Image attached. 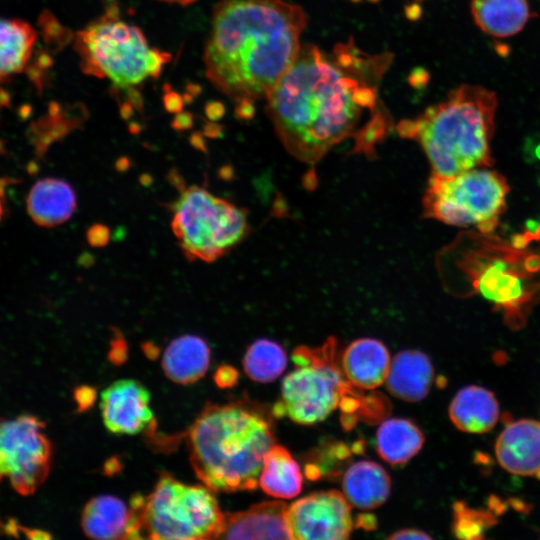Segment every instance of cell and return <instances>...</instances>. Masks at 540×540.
I'll use <instances>...</instances> for the list:
<instances>
[{
	"label": "cell",
	"mask_w": 540,
	"mask_h": 540,
	"mask_svg": "<svg viewBox=\"0 0 540 540\" xmlns=\"http://www.w3.org/2000/svg\"><path fill=\"white\" fill-rule=\"evenodd\" d=\"M393 55L369 54L353 40L323 50L304 44L267 96V112L284 147L313 164L337 144L354 140L370 155L391 127L380 83Z\"/></svg>",
	"instance_id": "6da1fadb"
},
{
	"label": "cell",
	"mask_w": 540,
	"mask_h": 540,
	"mask_svg": "<svg viewBox=\"0 0 540 540\" xmlns=\"http://www.w3.org/2000/svg\"><path fill=\"white\" fill-rule=\"evenodd\" d=\"M307 23L301 6L285 0H220L204 49L210 82L249 119L295 61Z\"/></svg>",
	"instance_id": "7a4b0ae2"
},
{
	"label": "cell",
	"mask_w": 540,
	"mask_h": 540,
	"mask_svg": "<svg viewBox=\"0 0 540 540\" xmlns=\"http://www.w3.org/2000/svg\"><path fill=\"white\" fill-rule=\"evenodd\" d=\"M187 444L193 470L206 487L236 492L257 487L274 434L263 412L243 401L207 404L190 426Z\"/></svg>",
	"instance_id": "3957f363"
},
{
	"label": "cell",
	"mask_w": 540,
	"mask_h": 540,
	"mask_svg": "<svg viewBox=\"0 0 540 540\" xmlns=\"http://www.w3.org/2000/svg\"><path fill=\"white\" fill-rule=\"evenodd\" d=\"M498 105L496 94L480 85L464 84L419 116L398 123V134L417 141L432 175L450 177L492 165L490 142Z\"/></svg>",
	"instance_id": "277c9868"
},
{
	"label": "cell",
	"mask_w": 540,
	"mask_h": 540,
	"mask_svg": "<svg viewBox=\"0 0 540 540\" xmlns=\"http://www.w3.org/2000/svg\"><path fill=\"white\" fill-rule=\"evenodd\" d=\"M132 539H217L225 513L212 490L189 485L162 472L153 490L130 501Z\"/></svg>",
	"instance_id": "5b68a950"
},
{
	"label": "cell",
	"mask_w": 540,
	"mask_h": 540,
	"mask_svg": "<svg viewBox=\"0 0 540 540\" xmlns=\"http://www.w3.org/2000/svg\"><path fill=\"white\" fill-rule=\"evenodd\" d=\"M75 46L86 74L107 78L118 88L157 77L170 59L168 53L151 48L142 31L115 11L79 31Z\"/></svg>",
	"instance_id": "8992f818"
},
{
	"label": "cell",
	"mask_w": 540,
	"mask_h": 540,
	"mask_svg": "<svg viewBox=\"0 0 540 540\" xmlns=\"http://www.w3.org/2000/svg\"><path fill=\"white\" fill-rule=\"evenodd\" d=\"M464 255L460 267L483 297L500 309L512 328H519L540 291V255L484 241Z\"/></svg>",
	"instance_id": "52a82bcc"
},
{
	"label": "cell",
	"mask_w": 540,
	"mask_h": 540,
	"mask_svg": "<svg viewBox=\"0 0 540 540\" xmlns=\"http://www.w3.org/2000/svg\"><path fill=\"white\" fill-rule=\"evenodd\" d=\"M170 208L172 231L189 260L213 262L240 243L249 231L243 208L199 186L181 190Z\"/></svg>",
	"instance_id": "ba28073f"
},
{
	"label": "cell",
	"mask_w": 540,
	"mask_h": 540,
	"mask_svg": "<svg viewBox=\"0 0 540 540\" xmlns=\"http://www.w3.org/2000/svg\"><path fill=\"white\" fill-rule=\"evenodd\" d=\"M508 191L503 175L484 168L450 177L432 175L423 198L424 213L446 224L475 227L487 234L498 225Z\"/></svg>",
	"instance_id": "9c48e42d"
},
{
	"label": "cell",
	"mask_w": 540,
	"mask_h": 540,
	"mask_svg": "<svg viewBox=\"0 0 540 540\" xmlns=\"http://www.w3.org/2000/svg\"><path fill=\"white\" fill-rule=\"evenodd\" d=\"M337 343L329 339L316 349L298 347L292 359L297 368L285 376L276 416L311 425L323 421L350 392L351 383L335 363Z\"/></svg>",
	"instance_id": "30bf717a"
},
{
	"label": "cell",
	"mask_w": 540,
	"mask_h": 540,
	"mask_svg": "<svg viewBox=\"0 0 540 540\" xmlns=\"http://www.w3.org/2000/svg\"><path fill=\"white\" fill-rule=\"evenodd\" d=\"M44 428L29 414L0 418V481L9 480L21 495L33 494L49 474L52 446Z\"/></svg>",
	"instance_id": "8fae6325"
},
{
	"label": "cell",
	"mask_w": 540,
	"mask_h": 540,
	"mask_svg": "<svg viewBox=\"0 0 540 540\" xmlns=\"http://www.w3.org/2000/svg\"><path fill=\"white\" fill-rule=\"evenodd\" d=\"M293 539L342 540L353 530L351 505L337 490L314 492L287 509Z\"/></svg>",
	"instance_id": "7c38bea8"
},
{
	"label": "cell",
	"mask_w": 540,
	"mask_h": 540,
	"mask_svg": "<svg viewBox=\"0 0 540 540\" xmlns=\"http://www.w3.org/2000/svg\"><path fill=\"white\" fill-rule=\"evenodd\" d=\"M100 409L105 427L117 435L138 434L154 422L150 392L134 379H120L106 387Z\"/></svg>",
	"instance_id": "4fadbf2b"
},
{
	"label": "cell",
	"mask_w": 540,
	"mask_h": 540,
	"mask_svg": "<svg viewBox=\"0 0 540 540\" xmlns=\"http://www.w3.org/2000/svg\"><path fill=\"white\" fill-rule=\"evenodd\" d=\"M495 454L502 468L519 476L540 478V422H510L500 433Z\"/></svg>",
	"instance_id": "5bb4252c"
},
{
	"label": "cell",
	"mask_w": 540,
	"mask_h": 540,
	"mask_svg": "<svg viewBox=\"0 0 540 540\" xmlns=\"http://www.w3.org/2000/svg\"><path fill=\"white\" fill-rule=\"evenodd\" d=\"M282 501H264L244 511L225 513L222 539H293Z\"/></svg>",
	"instance_id": "9a60e30c"
},
{
	"label": "cell",
	"mask_w": 540,
	"mask_h": 540,
	"mask_svg": "<svg viewBox=\"0 0 540 540\" xmlns=\"http://www.w3.org/2000/svg\"><path fill=\"white\" fill-rule=\"evenodd\" d=\"M386 346L372 338L351 342L341 356V370L345 378L361 389H374L386 381L390 367Z\"/></svg>",
	"instance_id": "2e32d148"
},
{
	"label": "cell",
	"mask_w": 540,
	"mask_h": 540,
	"mask_svg": "<svg viewBox=\"0 0 540 540\" xmlns=\"http://www.w3.org/2000/svg\"><path fill=\"white\" fill-rule=\"evenodd\" d=\"M434 380L429 357L418 350H403L391 360L386 385L389 392L404 401L425 398Z\"/></svg>",
	"instance_id": "e0dca14e"
},
{
	"label": "cell",
	"mask_w": 540,
	"mask_h": 540,
	"mask_svg": "<svg viewBox=\"0 0 540 540\" xmlns=\"http://www.w3.org/2000/svg\"><path fill=\"white\" fill-rule=\"evenodd\" d=\"M77 199L72 186L64 180L45 178L37 181L27 198L32 220L42 227H54L71 218Z\"/></svg>",
	"instance_id": "ac0fdd59"
},
{
	"label": "cell",
	"mask_w": 540,
	"mask_h": 540,
	"mask_svg": "<svg viewBox=\"0 0 540 540\" xmlns=\"http://www.w3.org/2000/svg\"><path fill=\"white\" fill-rule=\"evenodd\" d=\"M81 526L93 539H132V513L120 498L98 495L90 499L82 512Z\"/></svg>",
	"instance_id": "d6986e66"
},
{
	"label": "cell",
	"mask_w": 540,
	"mask_h": 540,
	"mask_svg": "<svg viewBox=\"0 0 540 540\" xmlns=\"http://www.w3.org/2000/svg\"><path fill=\"white\" fill-rule=\"evenodd\" d=\"M449 416L461 431L484 433L496 425L500 410L491 391L480 386H467L459 390L452 399Z\"/></svg>",
	"instance_id": "ffe728a7"
},
{
	"label": "cell",
	"mask_w": 540,
	"mask_h": 540,
	"mask_svg": "<svg viewBox=\"0 0 540 540\" xmlns=\"http://www.w3.org/2000/svg\"><path fill=\"white\" fill-rule=\"evenodd\" d=\"M210 348L196 335H182L171 341L162 357L165 375L173 382L191 384L201 379L208 370Z\"/></svg>",
	"instance_id": "44dd1931"
},
{
	"label": "cell",
	"mask_w": 540,
	"mask_h": 540,
	"mask_svg": "<svg viewBox=\"0 0 540 540\" xmlns=\"http://www.w3.org/2000/svg\"><path fill=\"white\" fill-rule=\"evenodd\" d=\"M391 480L379 464L358 461L344 473L342 490L351 506L369 510L382 505L388 498Z\"/></svg>",
	"instance_id": "7402d4cb"
},
{
	"label": "cell",
	"mask_w": 540,
	"mask_h": 540,
	"mask_svg": "<svg viewBox=\"0 0 540 540\" xmlns=\"http://www.w3.org/2000/svg\"><path fill=\"white\" fill-rule=\"evenodd\" d=\"M471 13L483 32L498 38L517 34L530 16L527 0H472Z\"/></svg>",
	"instance_id": "603a6c76"
},
{
	"label": "cell",
	"mask_w": 540,
	"mask_h": 540,
	"mask_svg": "<svg viewBox=\"0 0 540 540\" xmlns=\"http://www.w3.org/2000/svg\"><path fill=\"white\" fill-rule=\"evenodd\" d=\"M424 440L423 432L414 422L392 418L379 426L376 432V450L387 463L402 465L420 451Z\"/></svg>",
	"instance_id": "cb8c5ba5"
},
{
	"label": "cell",
	"mask_w": 540,
	"mask_h": 540,
	"mask_svg": "<svg viewBox=\"0 0 540 540\" xmlns=\"http://www.w3.org/2000/svg\"><path fill=\"white\" fill-rule=\"evenodd\" d=\"M302 482L299 464L285 447L274 444L264 458L258 481L261 489L272 497L291 499L300 493Z\"/></svg>",
	"instance_id": "d4e9b609"
},
{
	"label": "cell",
	"mask_w": 540,
	"mask_h": 540,
	"mask_svg": "<svg viewBox=\"0 0 540 540\" xmlns=\"http://www.w3.org/2000/svg\"><path fill=\"white\" fill-rule=\"evenodd\" d=\"M36 39V31L29 23L0 18V82L24 70Z\"/></svg>",
	"instance_id": "484cf974"
},
{
	"label": "cell",
	"mask_w": 540,
	"mask_h": 540,
	"mask_svg": "<svg viewBox=\"0 0 540 540\" xmlns=\"http://www.w3.org/2000/svg\"><path fill=\"white\" fill-rule=\"evenodd\" d=\"M287 365L283 348L269 339H258L246 350L243 368L246 375L260 383H268L278 378Z\"/></svg>",
	"instance_id": "4316f807"
},
{
	"label": "cell",
	"mask_w": 540,
	"mask_h": 540,
	"mask_svg": "<svg viewBox=\"0 0 540 540\" xmlns=\"http://www.w3.org/2000/svg\"><path fill=\"white\" fill-rule=\"evenodd\" d=\"M496 523L491 511L471 508L462 501L453 504L452 531L457 538L482 539L485 532Z\"/></svg>",
	"instance_id": "83f0119b"
},
{
	"label": "cell",
	"mask_w": 540,
	"mask_h": 540,
	"mask_svg": "<svg viewBox=\"0 0 540 540\" xmlns=\"http://www.w3.org/2000/svg\"><path fill=\"white\" fill-rule=\"evenodd\" d=\"M86 239L92 247H104L110 240V229L104 224H94L87 230Z\"/></svg>",
	"instance_id": "f1b7e54d"
},
{
	"label": "cell",
	"mask_w": 540,
	"mask_h": 540,
	"mask_svg": "<svg viewBox=\"0 0 540 540\" xmlns=\"http://www.w3.org/2000/svg\"><path fill=\"white\" fill-rule=\"evenodd\" d=\"M238 379L237 370L230 365H222L217 368L214 374L215 383L220 388H229L236 384Z\"/></svg>",
	"instance_id": "f546056e"
},
{
	"label": "cell",
	"mask_w": 540,
	"mask_h": 540,
	"mask_svg": "<svg viewBox=\"0 0 540 540\" xmlns=\"http://www.w3.org/2000/svg\"><path fill=\"white\" fill-rule=\"evenodd\" d=\"M96 393L91 387L82 386L75 390V400L79 409H87L95 400Z\"/></svg>",
	"instance_id": "4dcf8cb0"
},
{
	"label": "cell",
	"mask_w": 540,
	"mask_h": 540,
	"mask_svg": "<svg viewBox=\"0 0 540 540\" xmlns=\"http://www.w3.org/2000/svg\"><path fill=\"white\" fill-rule=\"evenodd\" d=\"M388 539L393 540H412V539H431V536L418 529H402L391 534Z\"/></svg>",
	"instance_id": "1f68e13d"
},
{
	"label": "cell",
	"mask_w": 540,
	"mask_h": 540,
	"mask_svg": "<svg viewBox=\"0 0 540 540\" xmlns=\"http://www.w3.org/2000/svg\"><path fill=\"white\" fill-rule=\"evenodd\" d=\"M192 126L191 117L188 115H180L173 122V127L177 130H185Z\"/></svg>",
	"instance_id": "d6a6232c"
},
{
	"label": "cell",
	"mask_w": 540,
	"mask_h": 540,
	"mask_svg": "<svg viewBox=\"0 0 540 540\" xmlns=\"http://www.w3.org/2000/svg\"><path fill=\"white\" fill-rule=\"evenodd\" d=\"M191 144L196 148V149H199L203 152H206V146H205V143L203 141V138L201 136H199L198 134H194L192 137H191Z\"/></svg>",
	"instance_id": "836d02e7"
},
{
	"label": "cell",
	"mask_w": 540,
	"mask_h": 540,
	"mask_svg": "<svg viewBox=\"0 0 540 540\" xmlns=\"http://www.w3.org/2000/svg\"><path fill=\"white\" fill-rule=\"evenodd\" d=\"M130 166V161L126 157H121L116 161L115 168L120 171H126Z\"/></svg>",
	"instance_id": "e575fe53"
},
{
	"label": "cell",
	"mask_w": 540,
	"mask_h": 540,
	"mask_svg": "<svg viewBox=\"0 0 540 540\" xmlns=\"http://www.w3.org/2000/svg\"><path fill=\"white\" fill-rule=\"evenodd\" d=\"M232 174L233 171L230 166H223L218 172V177L224 180H229Z\"/></svg>",
	"instance_id": "d590c367"
},
{
	"label": "cell",
	"mask_w": 540,
	"mask_h": 540,
	"mask_svg": "<svg viewBox=\"0 0 540 540\" xmlns=\"http://www.w3.org/2000/svg\"><path fill=\"white\" fill-rule=\"evenodd\" d=\"M205 134L209 137H217L220 135V128L216 125H210L206 128Z\"/></svg>",
	"instance_id": "8d00e7d4"
},
{
	"label": "cell",
	"mask_w": 540,
	"mask_h": 540,
	"mask_svg": "<svg viewBox=\"0 0 540 540\" xmlns=\"http://www.w3.org/2000/svg\"><path fill=\"white\" fill-rule=\"evenodd\" d=\"M159 1L167 2V3H176L180 5H188L195 2L196 0H159Z\"/></svg>",
	"instance_id": "74e56055"
},
{
	"label": "cell",
	"mask_w": 540,
	"mask_h": 540,
	"mask_svg": "<svg viewBox=\"0 0 540 540\" xmlns=\"http://www.w3.org/2000/svg\"><path fill=\"white\" fill-rule=\"evenodd\" d=\"M2 213H3V207H2V201H1V198H0V218L2 216Z\"/></svg>",
	"instance_id": "f35d334b"
},
{
	"label": "cell",
	"mask_w": 540,
	"mask_h": 540,
	"mask_svg": "<svg viewBox=\"0 0 540 540\" xmlns=\"http://www.w3.org/2000/svg\"><path fill=\"white\" fill-rule=\"evenodd\" d=\"M2 149H3V144H2V141L0 139V151H2Z\"/></svg>",
	"instance_id": "ab89813d"
},
{
	"label": "cell",
	"mask_w": 540,
	"mask_h": 540,
	"mask_svg": "<svg viewBox=\"0 0 540 540\" xmlns=\"http://www.w3.org/2000/svg\"><path fill=\"white\" fill-rule=\"evenodd\" d=\"M418 1H421V0H418Z\"/></svg>",
	"instance_id": "60d3db41"
}]
</instances>
